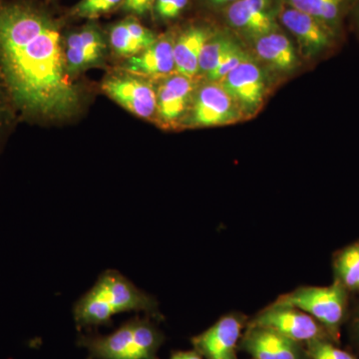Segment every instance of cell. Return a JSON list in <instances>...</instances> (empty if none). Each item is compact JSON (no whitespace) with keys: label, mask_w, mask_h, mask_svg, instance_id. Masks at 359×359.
I'll use <instances>...</instances> for the list:
<instances>
[{"label":"cell","mask_w":359,"mask_h":359,"mask_svg":"<svg viewBox=\"0 0 359 359\" xmlns=\"http://www.w3.org/2000/svg\"><path fill=\"white\" fill-rule=\"evenodd\" d=\"M0 72L26 119H63L79 107L58 26L30 2H0Z\"/></svg>","instance_id":"6da1fadb"},{"label":"cell","mask_w":359,"mask_h":359,"mask_svg":"<svg viewBox=\"0 0 359 359\" xmlns=\"http://www.w3.org/2000/svg\"><path fill=\"white\" fill-rule=\"evenodd\" d=\"M144 313L156 321L164 320L159 302L153 295L137 287L115 269L103 271L93 287L73 306L77 328L111 327L115 314Z\"/></svg>","instance_id":"7a4b0ae2"},{"label":"cell","mask_w":359,"mask_h":359,"mask_svg":"<svg viewBox=\"0 0 359 359\" xmlns=\"http://www.w3.org/2000/svg\"><path fill=\"white\" fill-rule=\"evenodd\" d=\"M164 334L150 318H130L107 335L79 334L77 344L88 351V359H160Z\"/></svg>","instance_id":"3957f363"},{"label":"cell","mask_w":359,"mask_h":359,"mask_svg":"<svg viewBox=\"0 0 359 359\" xmlns=\"http://www.w3.org/2000/svg\"><path fill=\"white\" fill-rule=\"evenodd\" d=\"M348 294L339 283L327 287H301L280 295L276 302L301 309L318 321L335 344L340 330L348 318Z\"/></svg>","instance_id":"277c9868"},{"label":"cell","mask_w":359,"mask_h":359,"mask_svg":"<svg viewBox=\"0 0 359 359\" xmlns=\"http://www.w3.org/2000/svg\"><path fill=\"white\" fill-rule=\"evenodd\" d=\"M278 22L294 36L297 52L306 60L332 53L344 39V33L287 4H283Z\"/></svg>","instance_id":"5b68a950"},{"label":"cell","mask_w":359,"mask_h":359,"mask_svg":"<svg viewBox=\"0 0 359 359\" xmlns=\"http://www.w3.org/2000/svg\"><path fill=\"white\" fill-rule=\"evenodd\" d=\"M248 325L271 328L304 346L316 340L334 341L327 330L313 316L294 306L276 302L250 318Z\"/></svg>","instance_id":"8992f818"},{"label":"cell","mask_w":359,"mask_h":359,"mask_svg":"<svg viewBox=\"0 0 359 359\" xmlns=\"http://www.w3.org/2000/svg\"><path fill=\"white\" fill-rule=\"evenodd\" d=\"M219 83L237 103L245 119L254 117L264 106L269 92L266 71L249 55Z\"/></svg>","instance_id":"52a82bcc"},{"label":"cell","mask_w":359,"mask_h":359,"mask_svg":"<svg viewBox=\"0 0 359 359\" xmlns=\"http://www.w3.org/2000/svg\"><path fill=\"white\" fill-rule=\"evenodd\" d=\"M283 4V0H237L222 11L231 29L252 41L282 28L278 16Z\"/></svg>","instance_id":"ba28073f"},{"label":"cell","mask_w":359,"mask_h":359,"mask_svg":"<svg viewBox=\"0 0 359 359\" xmlns=\"http://www.w3.org/2000/svg\"><path fill=\"white\" fill-rule=\"evenodd\" d=\"M248 321L249 318L242 313L224 314L212 327L191 339L194 349L205 359H238V346Z\"/></svg>","instance_id":"9c48e42d"},{"label":"cell","mask_w":359,"mask_h":359,"mask_svg":"<svg viewBox=\"0 0 359 359\" xmlns=\"http://www.w3.org/2000/svg\"><path fill=\"white\" fill-rule=\"evenodd\" d=\"M191 126L219 127L245 119L242 111L219 82L209 81L194 94Z\"/></svg>","instance_id":"30bf717a"},{"label":"cell","mask_w":359,"mask_h":359,"mask_svg":"<svg viewBox=\"0 0 359 359\" xmlns=\"http://www.w3.org/2000/svg\"><path fill=\"white\" fill-rule=\"evenodd\" d=\"M238 351L252 359H309L304 344L259 325H247Z\"/></svg>","instance_id":"8fae6325"},{"label":"cell","mask_w":359,"mask_h":359,"mask_svg":"<svg viewBox=\"0 0 359 359\" xmlns=\"http://www.w3.org/2000/svg\"><path fill=\"white\" fill-rule=\"evenodd\" d=\"M102 88L115 102L138 117L149 119L157 112V94L145 80L132 75L111 76L104 81Z\"/></svg>","instance_id":"7c38bea8"},{"label":"cell","mask_w":359,"mask_h":359,"mask_svg":"<svg viewBox=\"0 0 359 359\" xmlns=\"http://www.w3.org/2000/svg\"><path fill=\"white\" fill-rule=\"evenodd\" d=\"M255 53L259 61L278 72H292L301 65L297 49L283 27L252 40Z\"/></svg>","instance_id":"4fadbf2b"},{"label":"cell","mask_w":359,"mask_h":359,"mask_svg":"<svg viewBox=\"0 0 359 359\" xmlns=\"http://www.w3.org/2000/svg\"><path fill=\"white\" fill-rule=\"evenodd\" d=\"M193 79L176 73L167 77L157 93V112L165 124L175 125L183 117L192 102Z\"/></svg>","instance_id":"5bb4252c"},{"label":"cell","mask_w":359,"mask_h":359,"mask_svg":"<svg viewBox=\"0 0 359 359\" xmlns=\"http://www.w3.org/2000/svg\"><path fill=\"white\" fill-rule=\"evenodd\" d=\"M177 37L171 33L156 40L149 48L129 58L126 69L133 74L147 77L171 76L175 68L174 44Z\"/></svg>","instance_id":"9a60e30c"},{"label":"cell","mask_w":359,"mask_h":359,"mask_svg":"<svg viewBox=\"0 0 359 359\" xmlns=\"http://www.w3.org/2000/svg\"><path fill=\"white\" fill-rule=\"evenodd\" d=\"M217 30L211 26H189L176 39L174 44V60L176 73L194 79L199 74V60L203 47Z\"/></svg>","instance_id":"2e32d148"},{"label":"cell","mask_w":359,"mask_h":359,"mask_svg":"<svg viewBox=\"0 0 359 359\" xmlns=\"http://www.w3.org/2000/svg\"><path fill=\"white\" fill-rule=\"evenodd\" d=\"M105 49L102 34L94 26L72 33L66 41L65 48L66 65L70 74L98 63L103 58Z\"/></svg>","instance_id":"e0dca14e"},{"label":"cell","mask_w":359,"mask_h":359,"mask_svg":"<svg viewBox=\"0 0 359 359\" xmlns=\"http://www.w3.org/2000/svg\"><path fill=\"white\" fill-rule=\"evenodd\" d=\"M283 2L323 21L337 32L344 33V22L348 18L355 0H283Z\"/></svg>","instance_id":"ac0fdd59"},{"label":"cell","mask_w":359,"mask_h":359,"mask_svg":"<svg viewBox=\"0 0 359 359\" xmlns=\"http://www.w3.org/2000/svg\"><path fill=\"white\" fill-rule=\"evenodd\" d=\"M334 280L348 292H359V242L339 250L334 259Z\"/></svg>","instance_id":"d6986e66"},{"label":"cell","mask_w":359,"mask_h":359,"mask_svg":"<svg viewBox=\"0 0 359 359\" xmlns=\"http://www.w3.org/2000/svg\"><path fill=\"white\" fill-rule=\"evenodd\" d=\"M238 42L230 33L217 30L205 42L201 52L199 74L207 77L216 68L224 54L228 53Z\"/></svg>","instance_id":"ffe728a7"},{"label":"cell","mask_w":359,"mask_h":359,"mask_svg":"<svg viewBox=\"0 0 359 359\" xmlns=\"http://www.w3.org/2000/svg\"><path fill=\"white\" fill-rule=\"evenodd\" d=\"M110 42L116 53L130 58L149 48L147 45L129 32L124 21L113 26L110 32Z\"/></svg>","instance_id":"44dd1931"},{"label":"cell","mask_w":359,"mask_h":359,"mask_svg":"<svg viewBox=\"0 0 359 359\" xmlns=\"http://www.w3.org/2000/svg\"><path fill=\"white\" fill-rule=\"evenodd\" d=\"M249 55L250 54L243 48L240 42H238L228 53L224 54L216 68L208 75V80L211 82H219L231 71L237 68Z\"/></svg>","instance_id":"7402d4cb"},{"label":"cell","mask_w":359,"mask_h":359,"mask_svg":"<svg viewBox=\"0 0 359 359\" xmlns=\"http://www.w3.org/2000/svg\"><path fill=\"white\" fill-rule=\"evenodd\" d=\"M309 359H358L353 353L337 346L332 340H316L306 344Z\"/></svg>","instance_id":"603a6c76"},{"label":"cell","mask_w":359,"mask_h":359,"mask_svg":"<svg viewBox=\"0 0 359 359\" xmlns=\"http://www.w3.org/2000/svg\"><path fill=\"white\" fill-rule=\"evenodd\" d=\"M123 0H81L73 9L78 18H95L122 4Z\"/></svg>","instance_id":"cb8c5ba5"},{"label":"cell","mask_w":359,"mask_h":359,"mask_svg":"<svg viewBox=\"0 0 359 359\" xmlns=\"http://www.w3.org/2000/svg\"><path fill=\"white\" fill-rule=\"evenodd\" d=\"M16 112L11 97L9 95L6 82L0 72V140L6 133V130L13 124Z\"/></svg>","instance_id":"d4e9b609"},{"label":"cell","mask_w":359,"mask_h":359,"mask_svg":"<svg viewBox=\"0 0 359 359\" xmlns=\"http://www.w3.org/2000/svg\"><path fill=\"white\" fill-rule=\"evenodd\" d=\"M189 0H156V15L163 20H171L178 18L188 6Z\"/></svg>","instance_id":"484cf974"},{"label":"cell","mask_w":359,"mask_h":359,"mask_svg":"<svg viewBox=\"0 0 359 359\" xmlns=\"http://www.w3.org/2000/svg\"><path fill=\"white\" fill-rule=\"evenodd\" d=\"M123 8L127 13L143 16L149 13L146 0H123Z\"/></svg>","instance_id":"4316f807"},{"label":"cell","mask_w":359,"mask_h":359,"mask_svg":"<svg viewBox=\"0 0 359 359\" xmlns=\"http://www.w3.org/2000/svg\"><path fill=\"white\" fill-rule=\"evenodd\" d=\"M351 339L354 346L359 349V309L354 314L351 323Z\"/></svg>","instance_id":"83f0119b"},{"label":"cell","mask_w":359,"mask_h":359,"mask_svg":"<svg viewBox=\"0 0 359 359\" xmlns=\"http://www.w3.org/2000/svg\"><path fill=\"white\" fill-rule=\"evenodd\" d=\"M170 359H205L195 349L193 351H173Z\"/></svg>","instance_id":"f1b7e54d"},{"label":"cell","mask_w":359,"mask_h":359,"mask_svg":"<svg viewBox=\"0 0 359 359\" xmlns=\"http://www.w3.org/2000/svg\"><path fill=\"white\" fill-rule=\"evenodd\" d=\"M348 18L351 20L353 29L355 30L359 36V0H355V2H354V6L351 13H349Z\"/></svg>","instance_id":"f546056e"},{"label":"cell","mask_w":359,"mask_h":359,"mask_svg":"<svg viewBox=\"0 0 359 359\" xmlns=\"http://www.w3.org/2000/svg\"><path fill=\"white\" fill-rule=\"evenodd\" d=\"M208 6H211L212 8L219 9V11H224L226 7L237 1V0H205Z\"/></svg>","instance_id":"4dcf8cb0"}]
</instances>
